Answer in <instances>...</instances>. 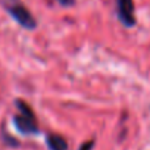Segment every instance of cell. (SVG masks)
<instances>
[{"mask_svg": "<svg viewBox=\"0 0 150 150\" xmlns=\"http://www.w3.org/2000/svg\"><path fill=\"white\" fill-rule=\"evenodd\" d=\"M116 13L121 24L127 28L135 25V12H134V0H116Z\"/></svg>", "mask_w": 150, "mask_h": 150, "instance_id": "3957f363", "label": "cell"}, {"mask_svg": "<svg viewBox=\"0 0 150 150\" xmlns=\"http://www.w3.org/2000/svg\"><path fill=\"white\" fill-rule=\"evenodd\" d=\"M46 143L50 150H68V141L60 134H49L46 137Z\"/></svg>", "mask_w": 150, "mask_h": 150, "instance_id": "277c9868", "label": "cell"}, {"mask_svg": "<svg viewBox=\"0 0 150 150\" xmlns=\"http://www.w3.org/2000/svg\"><path fill=\"white\" fill-rule=\"evenodd\" d=\"M16 108L19 112L13 116V124L18 128V131L25 134V135L37 134L38 132V122H37L35 113L31 109V106L24 100H16Z\"/></svg>", "mask_w": 150, "mask_h": 150, "instance_id": "6da1fadb", "label": "cell"}, {"mask_svg": "<svg viewBox=\"0 0 150 150\" xmlns=\"http://www.w3.org/2000/svg\"><path fill=\"white\" fill-rule=\"evenodd\" d=\"M0 5L5 8V11L25 30L37 28V21L30 12V9L19 0H0Z\"/></svg>", "mask_w": 150, "mask_h": 150, "instance_id": "7a4b0ae2", "label": "cell"}, {"mask_svg": "<svg viewBox=\"0 0 150 150\" xmlns=\"http://www.w3.org/2000/svg\"><path fill=\"white\" fill-rule=\"evenodd\" d=\"M57 2H59L62 6H72L75 0H57Z\"/></svg>", "mask_w": 150, "mask_h": 150, "instance_id": "8992f818", "label": "cell"}, {"mask_svg": "<svg viewBox=\"0 0 150 150\" xmlns=\"http://www.w3.org/2000/svg\"><path fill=\"white\" fill-rule=\"evenodd\" d=\"M94 140H88V141H86V143H83L81 146H80V149L78 150H93V147H94Z\"/></svg>", "mask_w": 150, "mask_h": 150, "instance_id": "5b68a950", "label": "cell"}]
</instances>
